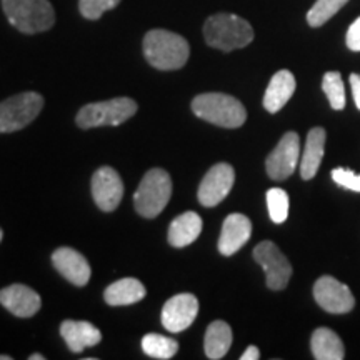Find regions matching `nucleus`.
I'll use <instances>...</instances> for the list:
<instances>
[{"mask_svg":"<svg viewBox=\"0 0 360 360\" xmlns=\"http://www.w3.org/2000/svg\"><path fill=\"white\" fill-rule=\"evenodd\" d=\"M147 62L159 70H177L187 64L191 47L182 35L164 29H154L143 37Z\"/></svg>","mask_w":360,"mask_h":360,"instance_id":"nucleus-1","label":"nucleus"},{"mask_svg":"<svg viewBox=\"0 0 360 360\" xmlns=\"http://www.w3.org/2000/svg\"><path fill=\"white\" fill-rule=\"evenodd\" d=\"M204 39L209 47L232 52L247 47L254 40V29L245 19L233 13H215L205 20Z\"/></svg>","mask_w":360,"mask_h":360,"instance_id":"nucleus-2","label":"nucleus"},{"mask_svg":"<svg viewBox=\"0 0 360 360\" xmlns=\"http://www.w3.org/2000/svg\"><path fill=\"white\" fill-rule=\"evenodd\" d=\"M192 110L199 119L224 129H238L247 120V110L242 102L220 92L197 96L192 101Z\"/></svg>","mask_w":360,"mask_h":360,"instance_id":"nucleus-3","label":"nucleus"},{"mask_svg":"<svg viewBox=\"0 0 360 360\" xmlns=\"http://www.w3.org/2000/svg\"><path fill=\"white\" fill-rule=\"evenodd\" d=\"M11 24L22 34H40L56 24V12L49 0H2Z\"/></svg>","mask_w":360,"mask_h":360,"instance_id":"nucleus-4","label":"nucleus"},{"mask_svg":"<svg viewBox=\"0 0 360 360\" xmlns=\"http://www.w3.org/2000/svg\"><path fill=\"white\" fill-rule=\"evenodd\" d=\"M172 195V180L162 169H152L143 175L134 193L135 210L146 219H155L165 209Z\"/></svg>","mask_w":360,"mask_h":360,"instance_id":"nucleus-5","label":"nucleus"},{"mask_svg":"<svg viewBox=\"0 0 360 360\" xmlns=\"http://www.w3.org/2000/svg\"><path fill=\"white\" fill-rule=\"evenodd\" d=\"M137 112V103L129 97H117L105 102L89 103L79 110L75 122L80 129H94L102 125H117L127 122Z\"/></svg>","mask_w":360,"mask_h":360,"instance_id":"nucleus-6","label":"nucleus"},{"mask_svg":"<svg viewBox=\"0 0 360 360\" xmlns=\"http://www.w3.org/2000/svg\"><path fill=\"white\" fill-rule=\"evenodd\" d=\"M44 97L37 92H22L0 102V134L17 132L37 119Z\"/></svg>","mask_w":360,"mask_h":360,"instance_id":"nucleus-7","label":"nucleus"},{"mask_svg":"<svg viewBox=\"0 0 360 360\" xmlns=\"http://www.w3.org/2000/svg\"><path fill=\"white\" fill-rule=\"evenodd\" d=\"M254 259L265 272L270 290H283L292 277V265L282 250L270 240H264L254 249Z\"/></svg>","mask_w":360,"mask_h":360,"instance_id":"nucleus-8","label":"nucleus"},{"mask_svg":"<svg viewBox=\"0 0 360 360\" xmlns=\"http://www.w3.org/2000/svg\"><path fill=\"white\" fill-rule=\"evenodd\" d=\"M300 155L302 154H300L299 134L287 132L265 160L269 177L272 180L289 179L300 164Z\"/></svg>","mask_w":360,"mask_h":360,"instance_id":"nucleus-9","label":"nucleus"},{"mask_svg":"<svg viewBox=\"0 0 360 360\" xmlns=\"http://www.w3.org/2000/svg\"><path fill=\"white\" fill-rule=\"evenodd\" d=\"M314 297L315 302L328 314H347L355 305L349 287L332 276H323L315 282Z\"/></svg>","mask_w":360,"mask_h":360,"instance_id":"nucleus-10","label":"nucleus"},{"mask_svg":"<svg viewBox=\"0 0 360 360\" xmlns=\"http://www.w3.org/2000/svg\"><path fill=\"white\" fill-rule=\"evenodd\" d=\"M92 197L102 212H112L124 197V182L112 167H101L92 175Z\"/></svg>","mask_w":360,"mask_h":360,"instance_id":"nucleus-11","label":"nucleus"},{"mask_svg":"<svg viewBox=\"0 0 360 360\" xmlns=\"http://www.w3.org/2000/svg\"><path fill=\"white\" fill-rule=\"evenodd\" d=\"M233 182H236V172L232 165L215 164L202 179L197 192L199 202L204 207L219 205L232 191Z\"/></svg>","mask_w":360,"mask_h":360,"instance_id":"nucleus-12","label":"nucleus"},{"mask_svg":"<svg viewBox=\"0 0 360 360\" xmlns=\"http://www.w3.org/2000/svg\"><path fill=\"white\" fill-rule=\"evenodd\" d=\"M199 314V300L192 294L174 295L162 309V326L172 334L187 330Z\"/></svg>","mask_w":360,"mask_h":360,"instance_id":"nucleus-13","label":"nucleus"},{"mask_svg":"<svg viewBox=\"0 0 360 360\" xmlns=\"http://www.w3.org/2000/svg\"><path fill=\"white\" fill-rule=\"evenodd\" d=\"M52 264L57 269L58 274L75 287L87 285L92 276V269H90L89 260L84 257L80 252L70 247H58L52 254Z\"/></svg>","mask_w":360,"mask_h":360,"instance_id":"nucleus-14","label":"nucleus"},{"mask_svg":"<svg viewBox=\"0 0 360 360\" xmlns=\"http://www.w3.org/2000/svg\"><path fill=\"white\" fill-rule=\"evenodd\" d=\"M0 304L15 317H34L42 307L40 295L24 283H13L0 290Z\"/></svg>","mask_w":360,"mask_h":360,"instance_id":"nucleus-15","label":"nucleus"},{"mask_svg":"<svg viewBox=\"0 0 360 360\" xmlns=\"http://www.w3.org/2000/svg\"><path fill=\"white\" fill-rule=\"evenodd\" d=\"M252 236V222L244 214H231L224 220L219 237V252L231 257L244 247Z\"/></svg>","mask_w":360,"mask_h":360,"instance_id":"nucleus-16","label":"nucleus"},{"mask_svg":"<svg viewBox=\"0 0 360 360\" xmlns=\"http://www.w3.org/2000/svg\"><path fill=\"white\" fill-rule=\"evenodd\" d=\"M60 335L65 340L67 347L74 354L84 352L89 347H96L102 340V332L85 321H64L60 323Z\"/></svg>","mask_w":360,"mask_h":360,"instance_id":"nucleus-17","label":"nucleus"},{"mask_svg":"<svg viewBox=\"0 0 360 360\" xmlns=\"http://www.w3.org/2000/svg\"><path fill=\"white\" fill-rule=\"evenodd\" d=\"M295 77L290 70H278L270 79L269 87L264 96V107L270 114H277L278 110L285 107L290 97L295 92Z\"/></svg>","mask_w":360,"mask_h":360,"instance_id":"nucleus-18","label":"nucleus"},{"mask_svg":"<svg viewBox=\"0 0 360 360\" xmlns=\"http://www.w3.org/2000/svg\"><path fill=\"white\" fill-rule=\"evenodd\" d=\"M326 139L327 134L322 127H314L307 135L302 155H300V175L304 180H310L319 172L323 150H326Z\"/></svg>","mask_w":360,"mask_h":360,"instance_id":"nucleus-19","label":"nucleus"},{"mask_svg":"<svg viewBox=\"0 0 360 360\" xmlns=\"http://www.w3.org/2000/svg\"><path fill=\"white\" fill-rule=\"evenodd\" d=\"M202 232V219L195 212H184L172 220L169 227V244L175 249H182L193 244Z\"/></svg>","mask_w":360,"mask_h":360,"instance_id":"nucleus-20","label":"nucleus"},{"mask_svg":"<svg viewBox=\"0 0 360 360\" xmlns=\"http://www.w3.org/2000/svg\"><path fill=\"white\" fill-rule=\"evenodd\" d=\"M146 287H143L141 281L127 277L110 283L105 292H103V299H105V302L109 305L119 307V305L137 304L139 300H142L146 297Z\"/></svg>","mask_w":360,"mask_h":360,"instance_id":"nucleus-21","label":"nucleus"},{"mask_svg":"<svg viewBox=\"0 0 360 360\" xmlns=\"http://www.w3.org/2000/svg\"><path fill=\"white\" fill-rule=\"evenodd\" d=\"M310 347L317 360H342L345 357V349L340 337L327 327H319L314 332Z\"/></svg>","mask_w":360,"mask_h":360,"instance_id":"nucleus-22","label":"nucleus"},{"mask_svg":"<svg viewBox=\"0 0 360 360\" xmlns=\"http://www.w3.org/2000/svg\"><path fill=\"white\" fill-rule=\"evenodd\" d=\"M232 345V328L227 322L215 321L207 327L204 349L205 355L212 360L224 359Z\"/></svg>","mask_w":360,"mask_h":360,"instance_id":"nucleus-23","label":"nucleus"},{"mask_svg":"<svg viewBox=\"0 0 360 360\" xmlns=\"http://www.w3.org/2000/svg\"><path fill=\"white\" fill-rule=\"evenodd\" d=\"M142 350L148 357L169 360L172 359L179 350L177 340L169 339V337L160 334H147L142 339Z\"/></svg>","mask_w":360,"mask_h":360,"instance_id":"nucleus-24","label":"nucleus"},{"mask_svg":"<svg viewBox=\"0 0 360 360\" xmlns=\"http://www.w3.org/2000/svg\"><path fill=\"white\" fill-rule=\"evenodd\" d=\"M322 89L328 98V103L334 110L345 109V87L339 72H327L322 79Z\"/></svg>","mask_w":360,"mask_h":360,"instance_id":"nucleus-25","label":"nucleus"},{"mask_svg":"<svg viewBox=\"0 0 360 360\" xmlns=\"http://www.w3.org/2000/svg\"><path fill=\"white\" fill-rule=\"evenodd\" d=\"M349 0H317L307 12V22L310 27H321L332 19Z\"/></svg>","mask_w":360,"mask_h":360,"instance_id":"nucleus-26","label":"nucleus"},{"mask_svg":"<svg viewBox=\"0 0 360 360\" xmlns=\"http://www.w3.org/2000/svg\"><path fill=\"white\" fill-rule=\"evenodd\" d=\"M267 209L272 222L283 224L289 217V195L283 188H270L267 192Z\"/></svg>","mask_w":360,"mask_h":360,"instance_id":"nucleus-27","label":"nucleus"},{"mask_svg":"<svg viewBox=\"0 0 360 360\" xmlns=\"http://www.w3.org/2000/svg\"><path fill=\"white\" fill-rule=\"evenodd\" d=\"M120 0H79V11L85 19L97 20L107 11H112L119 6Z\"/></svg>","mask_w":360,"mask_h":360,"instance_id":"nucleus-28","label":"nucleus"},{"mask_svg":"<svg viewBox=\"0 0 360 360\" xmlns=\"http://www.w3.org/2000/svg\"><path fill=\"white\" fill-rule=\"evenodd\" d=\"M332 180L339 184L340 187L360 193V174H355L354 170L345 167L334 169L332 170Z\"/></svg>","mask_w":360,"mask_h":360,"instance_id":"nucleus-29","label":"nucleus"},{"mask_svg":"<svg viewBox=\"0 0 360 360\" xmlns=\"http://www.w3.org/2000/svg\"><path fill=\"white\" fill-rule=\"evenodd\" d=\"M345 44L352 52H360V17L352 22L345 35Z\"/></svg>","mask_w":360,"mask_h":360,"instance_id":"nucleus-30","label":"nucleus"},{"mask_svg":"<svg viewBox=\"0 0 360 360\" xmlns=\"http://www.w3.org/2000/svg\"><path fill=\"white\" fill-rule=\"evenodd\" d=\"M350 87H352L355 107L360 110V75L359 74H350Z\"/></svg>","mask_w":360,"mask_h":360,"instance_id":"nucleus-31","label":"nucleus"},{"mask_svg":"<svg viewBox=\"0 0 360 360\" xmlns=\"http://www.w3.org/2000/svg\"><path fill=\"white\" fill-rule=\"evenodd\" d=\"M259 357H260V350L255 347V345H250V347H247L245 352L240 355V360H257Z\"/></svg>","mask_w":360,"mask_h":360,"instance_id":"nucleus-32","label":"nucleus"},{"mask_svg":"<svg viewBox=\"0 0 360 360\" xmlns=\"http://www.w3.org/2000/svg\"><path fill=\"white\" fill-rule=\"evenodd\" d=\"M29 359L30 360H44L45 357H44V355H40V354H32Z\"/></svg>","mask_w":360,"mask_h":360,"instance_id":"nucleus-33","label":"nucleus"},{"mask_svg":"<svg viewBox=\"0 0 360 360\" xmlns=\"http://www.w3.org/2000/svg\"><path fill=\"white\" fill-rule=\"evenodd\" d=\"M0 360H12L11 355H0Z\"/></svg>","mask_w":360,"mask_h":360,"instance_id":"nucleus-34","label":"nucleus"},{"mask_svg":"<svg viewBox=\"0 0 360 360\" xmlns=\"http://www.w3.org/2000/svg\"><path fill=\"white\" fill-rule=\"evenodd\" d=\"M2 237H4V232H2V229H0V242H2Z\"/></svg>","mask_w":360,"mask_h":360,"instance_id":"nucleus-35","label":"nucleus"}]
</instances>
